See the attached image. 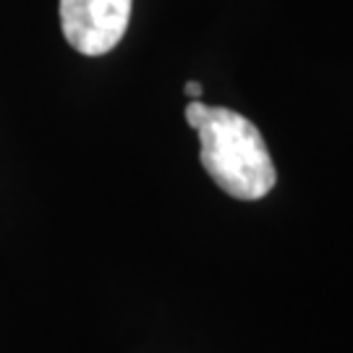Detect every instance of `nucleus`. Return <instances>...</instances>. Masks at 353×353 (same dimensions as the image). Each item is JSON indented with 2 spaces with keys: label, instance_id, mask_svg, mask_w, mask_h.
Here are the masks:
<instances>
[{
  "label": "nucleus",
  "instance_id": "f257e3e1",
  "mask_svg": "<svg viewBox=\"0 0 353 353\" xmlns=\"http://www.w3.org/2000/svg\"><path fill=\"white\" fill-rule=\"evenodd\" d=\"M186 121L199 134V160L207 176L241 202L267 196L278 173L259 128L230 108H210L199 100L186 105Z\"/></svg>",
  "mask_w": 353,
  "mask_h": 353
},
{
  "label": "nucleus",
  "instance_id": "f03ea898",
  "mask_svg": "<svg viewBox=\"0 0 353 353\" xmlns=\"http://www.w3.org/2000/svg\"><path fill=\"white\" fill-rule=\"evenodd\" d=\"M134 0H61V29L68 45L97 58L123 39Z\"/></svg>",
  "mask_w": 353,
  "mask_h": 353
},
{
  "label": "nucleus",
  "instance_id": "7ed1b4c3",
  "mask_svg": "<svg viewBox=\"0 0 353 353\" xmlns=\"http://www.w3.org/2000/svg\"><path fill=\"white\" fill-rule=\"evenodd\" d=\"M186 94H189L191 100H199V97H202V84H199V81H189V84H186Z\"/></svg>",
  "mask_w": 353,
  "mask_h": 353
}]
</instances>
